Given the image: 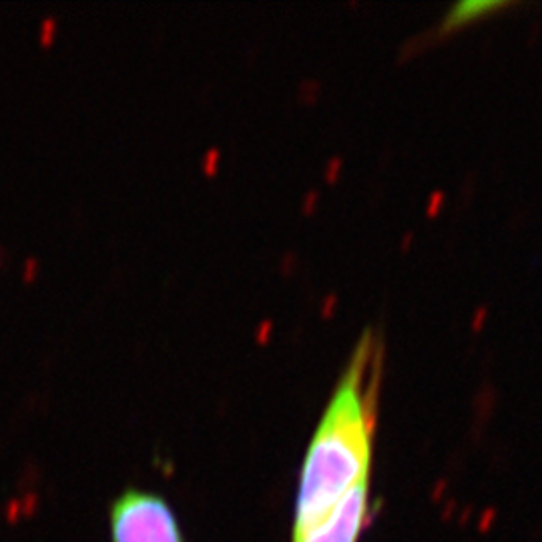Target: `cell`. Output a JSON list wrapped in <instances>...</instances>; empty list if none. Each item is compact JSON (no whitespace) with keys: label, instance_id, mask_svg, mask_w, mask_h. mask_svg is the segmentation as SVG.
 Segmentation results:
<instances>
[{"label":"cell","instance_id":"obj_1","mask_svg":"<svg viewBox=\"0 0 542 542\" xmlns=\"http://www.w3.org/2000/svg\"><path fill=\"white\" fill-rule=\"evenodd\" d=\"M370 358L366 335L313 434L300 474L293 542L319 526L337 502L370 474L374 438L372 389L366 387Z\"/></svg>","mask_w":542,"mask_h":542},{"label":"cell","instance_id":"obj_2","mask_svg":"<svg viewBox=\"0 0 542 542\" xmlns=\"http://www.w3.org/2000/svg\"><path fill=\"white\" fill-rule=\"evenodd\" d=\"M111 542H185L169 502L153 492L127 490L111 506Z\"/></svg>","mask_w":542,"mask_h":542},{"label":"cell","instance_id":"obj_3","mask_svg":"<svg viewBox=\"0 0 542 542\" xmlns=\"http://www.w3.org/2000/svg\"><path fill=\"white\" fill-rule=\"evenodd\" d=\"M368 518V478L343 496L331 514L298 542H358Z\"/></svg>","mask_w":542,"mask_h":542},{"label":"cell","instance_id":"obj_4","mask_svg":"<svg viewBox=\"0 0 542 542\" xmlns=\"http://www.w3.org/2000/svg\"><path fill=\"white\" fill-rule=\"evenodd\" d=\"M506 6V2H496V0H466V2H460L456 6H452V10L446 14L444 24H442V30H448L454 26H460L488 10H496Z\"/></svg>","mask_w":542,"mask_h":542}]
</instances>
